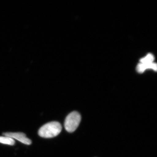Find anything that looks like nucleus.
I'll list each match as a JSON object with an SVG mask.
<instances>
[{
  "label": "nucleus",
  "mask_w": 157,
  "mask_h": 157,
  "mask_svg": "<svg viewBox=\"0 0 157 157\" xmlns=\"http://www.w3.org/2000/svg\"><path fill=\"white\" fill-rule=\"evenodd\" d=\"M62 129L61 124L58 122H51L41 127L38 134L40 137L44 138H52L59 135Z\"/></svg>",
  "instance_id": "nucleus-1"
},
{
  "label": "nucleus",
  "mask_w": 157,
  "mask_h": 157,
  "mask_svg": "<svg viewBox=\"0 0 157 157\" xmlns=\"http://www.w3.org/2000/svg\"><path fill=\"white\" fill-rule=\"evenodd\" d=\"M81 120L79 113L76 111L71 112L65 120L64 127L66 131L70 133L74 132L78 128Z\"/></svg>",
  "instance_id": "nucleus-2"
},
{
  "label": "nucleus",
  "mask_w": 157,
  "mask_h": 157,
  "mask_svg": "<svg viewBox=\"0 0 157 157\" xmlns=\"http://www.w3.org/2000/svg\"><path fill=\"white\" fill-rule=\"evenodd\" d=\"M3 135L6 137H11L14 140L16 139L20 142L27 145H30L32 144V141L30 139L27 138L24 133H21V132H18V133L8 132V133H3Z\"/></svg>",
  "instance_id": "nucleus-3"
},
{
  "label": "nucleus",
  "mask_w": 157,
  "mask_h": 157,
  "mask_svg": "<svg viewBox=\"0 0 157 157\" xmlns=\"http://www.w3.org/2000/svg\"><path fill=\"white\" fill-rule=\"evenodd\" d=\"M155 58L154 56L151 53H149L145 57L140 59V63L147 64L151 63H154Z\"/></svg>",
  "instance_id": "nucleus-4"
},
{
  "label": "nucleus",
  "mask_w": 157,
  "mask_h": 157,
  "mask_svg": "<svg viewBox=\"0 0 157 157\" xmlns=\"http://www.w3.org/2000/svg\"><path fill=\"white\" fill-rule=\"evenodd\" d=\"M0 143L9 145H14L15 144V141L11 137L6 136H0Z\"/></svg>",
  "instance_id": "nucleus-5"
},
{
  "label": "nucleus",
  "mask_w": 157,
  "mask_h": 157,
  "mask_svg": "<svg viewBox=\"0 0 157 157\" xmlns=\"http://www.w3.org/2000/svg\"><path fill=\"white\" fill-rule=\"evenodd\" d=\"M137 72L138 73H142L145 71L146 69H145V66L143 64L141 63H139L138 65H137V68H136Z\"/></svg>",
  "instance_id": "nucleus-6"
}]
</instances>
